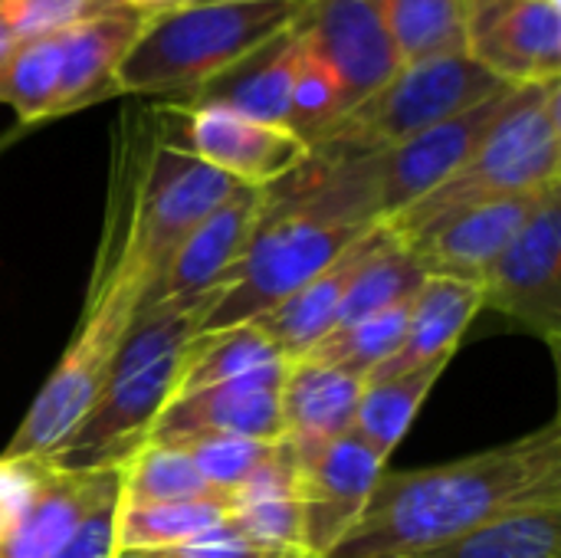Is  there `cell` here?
<instances>
[{
	"instance_id": "6da1fadb",
	"label": "cell",
	"mask_w": 561,
	"mask_h": 558,
	"mask_svg": "<svg viewBox=\"0 0 561 558\" xmlns=\"http://www.w3.org/2000/svg\"><path fill=\"white\" fill-rule=\"evenodd\" d=\"M148 145V112L125 109L112 132V164L99 250L76 332L36 391L0 457H49L99 401L118 349L148 299V276L135 257V191Z\"/></svg>"
},
{
	"instance_id": "7a4b0ae2",
	"label": "cell",
	"mask_w": 561,
	"mask_h": 558,
	"mask_svg": "<svg viewBox=\"0 0 561 558\" xmlns=\"http://www.w3.org/2000/svg\"><path fill=\"white\" fill-rule=\"evenodd\" d=\"M561 503V424L404 474H381L325 558H414L523 506Z\"/></svg>"
},
{
	"instance_id": "3957f363",
	"label": "cell",
	"mask_w": 561,
	"mask_h": 558,
	"mask_svg": "<svg viewBox=\"0 0 561 558\" xmlns=\"http://www.w3.org/2000/svg\"><path fill=\"white\" fill-rule=\"evenodd\" d=\"M220 293L224 289L201 299H164L141 306L99 401L43 460L59 470H102L128 464L148 444L154 421L174 398L187 352Z\"/></svg>"
},
{
	"instance_id": "277c9868",
	"label": "cell",
	"mask_w": 561,
	"mask_h": 558,
	"mask_svg": "<svg viewBox=\"0 0 561 558\" xmlns=\"http://www.w3.org/2000/svg\"><path fill=\"white\" fill-rule=\"evenodd\" d=\"M302 3H184L145 20L115 72L118 95L187 102L247 53L296 23Z\"/></svg>"
},
{
	"instance_id": "5b68a950",
	"label": "cell",
	"mask_w": 561,
	"mask_h": 558,
	"mask_svg": "<svg viewBox=\"0 0 561 558\" xmlns=\"http://www.w3.org/2000/svg\"><path fill=\"white\" fill-rule=\"evenodd\" d=\"M552 184H561V79L519 86L483 145L440 187L388 224L408 237L460 207L539 194Z\"/></svg>"
},
{
	"instance_id": "8992f818",
	"label": "cell",
	"mask_w": 561,
	"mask_h": 558,
	"mask_svg": "<svg viewBox=\"0 0 561 558\" xmlns=\"http://www.w3.org/2000/svg\"><path fill=\"white\" fill-rule=\"evenodd\" d=\"M503 89L513 86H503L496 76L480 69L467 53L404 62L378 92L348 109L335 122V128L309 151L339 158L378 155L427 132L431 125L450 115L473 109L477 102Z\"/></svg>"
},
{
	"instance_id": "52a82bcc",
	"label": "cell",
	"mask_w": 561,
	"mask_h": 558,
	"mask_svg": "<svg viewBox=\"0 0 561 558\" xmlns=\"http://www.w3.org/2000/svg\"><path fill=\"white\" fill-rule=\"evenodd\" d=\"M148 125L151 128L135 191V257L148 283L154 286L174 250L233 194L237 181L197 161L174 141L161 138L154 132L151 112Z\"/></svg>"
},
{
	"instance_id": "ba28073f",
	"label": "cell",
	"mask_w": 561,
	"mask_h": 558,
	"mask_svg": "<svg viewBox=\"0 0 561 558\" xmlns=\"http://www.w3.org/2000/svg\"><path fill=\"white\" fill-rule=\"evenodd\" d=\"M516 89H503L473 109L450 115L427 132L378 151V155H352L358 161L362 187L378 224L394 220L401 210L417 204L424 194L440 187L493 132V125L510 109Z\"/></svg>"
},
{
	"instance_id": "9c48e42d",
	"label": "cell",
	"mask_w": 561,
	"mask_h": 558,
	"mask_svg": "<svg viewBox=\"0 0 561 558\" xmlns=\"http://www.w3.org/2000/svg\"><path fill=\"white\" fill-rule=\"evenodd\" d=\"M148 112L161 138L237 184L273 187L309 158V145L289 128L253 122L220 105L154 102Z\"/></svg>"
},
{
	"instance_id": "30bf717a",
	"label": "cell",
	"mask_w": 561,
	"mask_h": 558,
	"mask_svg": "<svg viewBox=\"0 0 561 558\" xmlns=\"http://www.w3.org/2000/svg\"><path fill=\"white\" fill-rule=\"evenodd\" d=\"M480 306L561 349V184L549 187L510 247L480 276Z\"/></svg>"
},
{
	"instance_id": "8fae6325",
	"label": "cell",
	"mask_w": 561,
	"mask_h": 558,
	"mask_svg": "<svg viewBox=\"0 0 561 558\" xmlns=\"http://www.w3.org/2000/svg\"><path fill=\"white\" fill-rule=\"evenodd\" d=\"M463 53L513 89L561 79V7L552 0H463Z\"/></svg>"
},
{
	"instance_id": "7c38bea8",
	"label": "cell",
	"mask_w": 561,
	"mask_h": 558,
	"mask_svg": "<svg viewBox=\"0 0 561 558\" xmlns=\"http://www.w3.org/2000/svg\"><path fill=\"white\" fill-rule=\"evenodd\" d=\"M293 460L302 543L312 556L325 558L362 516L378 477L385 474V460L352 431L329 444L293 447Z\"/></svg>"
},
{
	"instance_id": "4fadbf2b",
	"label": "cell",
	"mask_w": 561,
	"mask_h": 558,
	"mask_svg": "<svg viewBox=\"0 0 561 558\" xmlns=\"http://www.w3.org/2000/svg\"><path fill=\"white\" fill-rule=\"evenodd\" d=\"M296 23L339 79L345 112L401 69V56L375 0H306Z\"/></svg>"
},
{
	"instance_id": "5bb4252c",
	"label": "cell",
	"mask_w": 561,
	"mask_h": 558,
	"mask_svg": "<svg viewBox=\"0 0 561 558\" xmlns=\"http://www.w3.org/2000/svg\"><path fill=\"white\" fill-rule=\"evenodd\" d=\"M546 191L460 207L454 214H444V217L424 224L421 230H414L401 240L411 250V257L424 276L480 283V276L510 247V240L529 220V214L536 210V204Z\"/></svg>"
},
{
	"instance_id": "9a60e30c",
	"label": "cell",
	"mask_w": 561,
	"mask_h": 558,
	"mask_svg": "<svg viewBox=\"0 0 561 558\" xmlns=\"http://www.w3.org/2000/svg\"><path fill=\"white\" fill-rule=\"evenodd\" d=\"M283 375L286 365L171 398L161 418L154 421L148 444H168L194 434H237L266 444L286 441L279 401Z\"/></svg>"
},
{
	"instance_id": "2e32d148",
	"label": "cell",
	"mask_w": 561,
	"mask_h": 558,
	"mask_svg": "<svg viewBox=\"0 0 561 558\" xmlns=\"http://www.w3.org/2000/svg\"><path fill=\"white\" fill-rule=\"evenodd\" d=\"M263 207L266 187L237 184L233 194L207 220H201L191 237L174 250L145 306L164 299H201L214 289H224L253 240Z\"/></svg>"
},
{
	"instance_id": "e0dca14e",
	"label": "cell",
	"mask_w": 561,
	"mask_h": 558,
	"mask_svg": "<svg viewBox=\"0 0 561 558\" xmlns=\"http://www.w3.org/2000/svg\"><path fill=\"white\" fill-rule=\"evenodd\" d=\"M388 234H391L388 224H375L348 250H342L329 266H322L312 280H306L293 296H286L279 306H273L270 312L253 319L273 339V345L283 352L286 362L306 355L322 335L332 332L355 273L385 243Z\"/></svg>"
},
{
	"instance_id": "ac0fdd59",
	"label": "cell",
	"mask_w": 561,
	"mask_h": 558,
	"mask_svg": "<svg viewBox=\"0 0 561 558\" xmlns=\"http://www.w3.org/2000/svg\"><path fill=\"white\" fill-rule=\"evenodd\" d=\"M145 13L138 10H115L79 23L72 30L56 33L59 43V89L53 118L72 115L95 102H105L115 92V72L125 59L128 46L145 26Z\"/></svg>"
},
{
	"instance_id": "d6986e66",
	"label": "cell",
	"mask_w": 561,
	"mask_h": 558,
	"mask_svg": "<svg viewBox=\"0 0 561 558\" xmlns=\"http://www.w3.org/2000/svg\"><path fill=\"white\" fill-rule=\"evenodd\" d=\"M480 309L483 306H480L477 283L427 276L411 299L408 329H404L398 352L368 378L404 375L424 365H450V358L457 355L463 342V332L470 329Z\"/></svg>"
},
{
	"instance_id": "ffe728a7",
	"label": "cell",
	"mask_w": 561,
	"mask_h": 558,
	"mask_svg": "<svg viewBox=\"0 0 561 558\" xmlns=\"http://www.w3.org/2000/svg\"><path fill=\"white\" fill-rule=\"evenodd\" d=\"M296 53H299V26L293 23L273 39H266L263 46H256L253 53H247L227 72L210 79L197 95H191L181 105H220L253 122L286 128Z\"/></svg>"
},
{
	"instance_id": "44dd1931",
	"label": "cell",
	"mask_w": 561,
	"mask_h": 558,
	"mask_svg": "<svg viewBox=\"0 0 561 558\" xmlns=\"http://www.w3.org/2000/svg\"><path fill=\"white\" fill-rule=\"evenodd\" d=\"M122 474L125 464L102 470L53 467L49 483L13 529V536L0 546V558H53L89 510L122 490Z\"/></svg>"
},
{
	"instance_id": "7402d4cb",
	"label": "cell",
	"mask_w": 561,
	"mask_h": 558,
	"mask_svg": "<svg viewBox=\"0 0 561 558\" xmlns=\"http://www.w3.org/2000/svg\"><path fill=\"white\" fill-rule=\"evenodd\" d=\"M365 382L332 365L296 358L283 375V428L286 444L312 447L329 444L352 431Z\"/></svg>"
},
{
	"instance_id": "603a6c76",
	"label": "cell",
	"mask_w": 561,
	"mask_h": 558,
	"mask_svg": "<svg viewBox=\"0 0 561 558\" xmlns=\"http://www.w3.org/2000/svg\"><path fill=\"white\" fill-rule=\"evenodd\" d=\"M414 558H561V503L513 510Z\"/></svg>"
},
{
	"instance_id": "cb8c5ba5",
	"label": "cell",
	"mask_w": 561,
	"mask_h": 558,
	"mask_svg": "<svg viewBox=\"0 0 561 558\" xmlns=\"http://www.w3.org/2000/svg\"><path fill=\"white\" fill-rule=\"evenodd\" d=\"M283 365H289V362L283 358V352L273 345V339L256 322L201 332L187 352V365H184L174 398L204 391V388H214L224 382H237V378H247V375H256L266 368H283Z\"/></svg>"
},
{
	"instance_id": "d4e9b609",
	"label": "cell",
	"mask_w": 561,
	"mask_h": 558,
	"mask_svg": "<svg viewBox=\"0 0 561 558\" xmlns=\"http://www.w3.org/2000/svg\"><path fill=\"white\" fill-rule=\"evenodd\" d=\"M444 368L447 365H424V368H414L404 375L368 378L362 388V401H358L352 434H358L381 460H388L391 451L411 431L417 411L424 408L427 395L440 382Z\"/></svg>"
},
{
	"instance_id": "484cf974",
	"label": "cell",
	"mask_w": 561,
	"mask_h": 558,
	"mask_svg": "<svg viewBox=\"0 0 561 558\" xmlns=\"http://www.w3.org/2000/svg\"><path fill=\"white\" fill-rule=\"evenodd\" d=\"M230 510H233L230 497H207V500H184V503H145V506L122 503L118 549H145V553L174 549L227 523Z\"/></svg>"
},
{
	"instance_id": "4316f807",
	"label": "cell",
	"mask_w": 561,
	"mask_h": 558,
	"mask_svg": "<svg viewBox=\"0 0 561 558\" xmlns=\"http://www.w3.org/2000/svg\"><path fill=\"white\" fill-rule=\"evenodd\" d=\"M59 89V43L53 36L16 39L0 59V105L13 109L16 122H53Z\"/></svg>"
},
{
	"instance_id": "83f0119b",
	"label": "cell",
	"mask_w": 561,
	"mask_h": 558,
	"mask_svg": "<svg viewBox=\"0 0 561 558\" xmlns=\"http://www.w3.org/2000/svg\"><path fill=\"white\" fill-rule=\"evenodd\" d=\"M414 299V296H411ZM411 299L391 306V309H381L375 316H365V319H355L348 326H339L332 329L329 335H322L306 355L299 358H309V362H319V365H332V368H342L348 375H358L362 382L378 372L401 345L404 339V329H408V312H411ZM296 362V358H293Z\"/></svg>"
},
{
	"instance_id": "f1b7e54d",
	"label": "cell",
	"mask_w": 561,
	"mask_h": 558,
	"mask_svg": "<svg viewBox=\"0 0 561 558\" xmlns=\"http://www.w3.org/2000/svg\"><path fill=\"white\" fill-rule=\"evenodd\" d=\"M404 62L463 53V0H375Z\"/></svg>"
},
{
	"instance_id": "f546056e",
	"label": "cell",
	"mask_w": 561,
	"mask_h": 558,
	"mask_svg": "<svg viewBox=\"0 0 561 558\" xmlns=\"http://www.w3.org/2000/svg\"><path fill=\"white\" fill-rule=\"evenodd\" d=\"M391 227V224H388ZM427 276L421 273V266L414 263L411 250L404 247V240L391 230L385 237V243L365 260V266L355 273L348 293H345V303L339 309V319L332 329L339 326H348L355 319H365V316H375L381 309H391L404 299H411L421 283Z\"/></svg>"
},
{
	"instance_id": "4dcf8cb0",
	"label": "cell",
	"mask_w": 561,
	"mask_h": 558,
	"mask_svg": "<svg viewBox=\"0 0 561 558\" xmlns=\"http://www.w3.org/2000/svg\"><path fill=\"white\" fill-rule=\"evenodd\" d=\"M207 497H227V493H217L178 444H145L125 464L122 503L128 506L184 503V500H207Z\"/></svg>"
},
{
	"instance_id": "1f68e13d",
	"label": "cell",
	"mask_w": 561,
	"mask_h": 558,
	"mask_svg": "<svg viewBox=\"0 0 561 558\" xmlns=\"http://www.w3.org/2000/svg\"><path fill=\"white\" fill-rule=\"evenodd\" d=\"M342 115H345V99H342L339 79L332 76V69L322 62V56L312 49V43L306 39L299 26V53L293 66V82H289L286 128L312 148L335 128Z\"/></svg>"
},
{
	"instance_id": "d6a6232c",
	"label": "cell",
	"mask_w": 561,
	"mask_h": 558,
	"mask_svg": "<svg viewBox=\"0 0 561 558\" xmlns=\"http://www.w3.org/2000/svg\"><path fill=\"white\" fill-rule=\"evenodd\" d=\"M168 444H178L194 460L201 477L217 493L230 497L279 451L283 441L266 444V441H250V437H237V434H194V437H181V441H168Z\"/></svg>"
},
{
	"instance_id": "836d02e7",
	"label": "cell",
	"mask_w": 561,
	"mask_h": 558,
	"mask_svg": "<svg viewBox=\"0 0 561 558\" xmlns=\"http://www.w3.org/2000/svg\"><path fill=\"white\" fill-rule=\"evenodd\" d=\"M115 10H125V3L122 0H0V20L16 39L53 36Z\"/></svg>"
},
{
	"instance_id": "e575fe53",
	"label": "cell",
	"mask_w": 561,
	"mask_h": 558,
	"mask_svg": "<svg viewBox=\"0 0 561 558\" xmlns=\"http://www.w3.org/2000/svg\"><path fill=\"white\" fill-rule=\"evenodd\" d=\"M49 477L53 464L43 457H0V546L23 523Z\"/></svg>"
},
{
	"instance_id": "d590c367",
	"label": "cell",
	"mask_w": 561,
	"mask_h": 558,
	"mask_svg": "<svg viewBox=\"0 0 561 558\" xmlns=\"http://www.w3.org/2000/svg\"><path fill=\"white\" fill-rule=\"evenodd\" d=\"M168 558H316L306 549H286V546H273L263 543L250 533H243L240 526H233L230 520L201 533L197 539H187L174 549H164Z\"/></svg>"
},
{
	"instance_id": "8d00e7d4",
	"label": "cell",
	"mask_w": 561,
	"mask_h": 558,
	"mask_svg": "<svg viewBox=\"0 0 561 558\" xmlns=\"http://www.w3.org/2000/svg\"><path fill=\"white\" fill-rule=\"evenodd\" d=\"M118 516H122V490L105 497L95 510H89L69 539L53 553V558H115L118 556Z\"/></svg>"
},
{
	"instance_id": "74e56055",
	"label": "cell",
	"mask_w": 561,
	"mask_h": 558,
	"mask_svg": "<svg viewBox=\"0 0 561 558\" xmlns=\"http://www.w3.org/2000/svg\"><path fill=\"white\" fill-rule=\"evenodd\" d=\"M128 10H138V13H145V16H154V13H164V10H174V7H181V3H187V0H122Z\"/></svg>"
},
{
	"instance_id": "f35d334b",
	"label": "cell",
	"mask_w": 561,
	"mask_h": 558,
	"mask_svg": "<svg viewBox=\"0 0 561 558\" xmlns=\"http://www.w3.org/2000/svg\"><path fill=\"white\" fill-rule=\"evenodd\" d=\"M13 43H16V36H13V33L7 30V23L0 20V59L10 53V46H13Z\"/></svg>"
},
{
	"instance_id": "ab89813d",
	"label": "cell",
	"mask_w": 561,
	"mask_h": 558,
	"mask_svg": "<svg viewBox=\"0 0 561 558\" xmlns=\"http://www.w3.org/2000/svg\"><path fill=\"white\" fill-rule=\"evenodd\" d=\"M115 558H168L164 553H145V549H118Z\"/></svg>"
},
{
	"instance_id": "60d3db41",
	"label": "cell",
	"mask_w": 561,
	"mask_h": 558,
	"mask_svg": "<svg viewBox=\"0 0 561 558\" xmlns=\"http://www.w3.org/2000/svg\"><path fill=\"white\" fill-rule=\"evenodd\" d=\"M187 3H237V0H187ZM293 3H306V0H293Z\"/></svg>"
},
{
	"instance_id": "b9f144b4",
	"label": "cell",
	"mask_w": 561,
	"mask_h": 558,
	"mask_svg": "<svg viewBox=\"0 0 561 558\" xmlns=\"http://www.w3.org/2000/svg\"><path fill=\"white\" fill-rule=\"evenodd\" d=\"M0 145H3V141H0Z\"/></svg>"
}]
</instances>
